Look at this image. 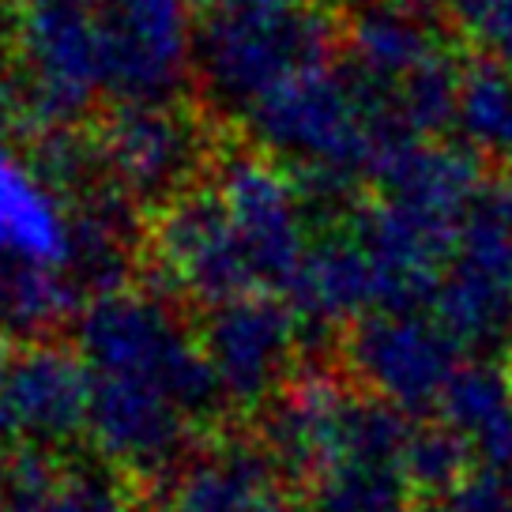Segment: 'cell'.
I'll return each mask as SVG.
<instances>
[{
    "label": "cell",
    "instance_id": "cell-31",
    "mask_svg": "<svg viewBox=\"0 0 512 512\" xmlns=\"http://www.w3.org/2000/svg\"><path fill=\"white\" fill-rule=\"evenodd\" d=\"M0 512H12V509H4V505H0Z\"/></svg>",
    "mask_w": 512,
    "mask_h": 512
},
{
    "label": "cell",
    "instance_id": "cell-13",
    "mask_svg": "<svg viewBox=\"0 0 512 512\" xmlns=\"http://www.w3.org/2000/svg\"><path fill=\"white\" fill-rule=\"evenodd\" d=\"M464 223L388 196L373 208L354 211L351 230L373 260L381 309H422L433 302Z\"/></svg>",
    "mask_w": 512,
    "mask_h": 512
},
{
    "label": "cell",
    "instance_id": "cell-21",
    "mask_svg": "<svg viewBox=\"0 0 512 512\" xmlns=\"http://www.w3.org/2000/svg\"><path fill=\"white\" fill-rule=\"evenodd\" d=\"M317 512H403L411 482L403 464L339 460L313 479Z\"/></svg>",
    "mask_w": 512,
    "mask_h": 512
},
{
    "label": "cell",
    "instance_id": "cell-24",
    "mask_svg": "<svg viewBox=\"0 0 512 512\" xmlns=\"http://www.w3.org/2000/svg\"><path fill=\"white\" fill-rule=\"evenodd\" d=\"M441 512H512V486L497 471L467 475L441 497Z\"/></svg>",
    "mask_w": 512,
    "mask_h": 512
},
{
    "label": "cell",
    "instance_id": "cell-19",
    "mask_svg": "<svg viewBox=\"0 0 512 512\" xmlns=\"http://www.w3.org/2000/svg\"><path fill=\"white\" fill-rule=\"evenodd\" d=\"M452 125L482 159L512 162V64L486 57L464 68Z\"/></svg>",
    "mask_w": 512,
    "mask_h": 512
},
{
    "label": "cell",
    "instance_id": "cell-29",
    "mask_svg": "<svg viewBox=\"0 0 512 512\" xmlns=\"http://www.w3.org/2000/svg\"><path fill=\"white\" fill-rule=\"evenodd\" d=\"M336 4H343V8H358V12H366V8H373V4H381V0H336Z\"/></svg>",
    "mask_w": 512,
    "mask_h": 512
},
{
    "label": "cell",
    "instance_id": "cell-4",
    "mask_svg": "<svg viewBox=\"0 0 512 512\" xmlns=\"http://www.w3.org/2000/svg\"><path fill=\"white\" fill-rule=\"evenodd\" d=\"M336 27L313 4L215 12L196 38V72L215 106L245 113L305 68L328 64Z\"/></svg>",
    "mask_w": 512,
    "mask_h": 512
},
{
    "label": "cell",
    "instance_id": "cell-9",
    "mask_svg": "<svg viewBox=\"0 0 512 512\" xmlns=\"http://www.w3.org/2000/svg\"><path fill=\"white\" fill-rule=\"evenodd\" d=\"M87 377H91L87 437L98 456L136 479L174 475L204 422L159 384L91 373V369Z\"/></svg>",
    "mask_w": 512,
    "mask_h": 512
},
{
    "label": "cell",
    "instance_id": "cell-2",
    "mask_svg": "<svg viewBox=\"0 0 512 512\" xmlns=\"http://www.w3.org/2000/svg\"><path fill=\"white\" fill-rule=\"evenodd\" d=\"M83 294L80 200L34 159L0 147V336L46 339Z\"/></svg>",
    "mask_w": 512,
    "mask_h": 512
},
{
    "label": "cell",
    "instance_id": "cell-18",
    "mask_svg": "<svg viewBox=\"0 0 512 512\" xmlns=\"http://www.w3.org/2000/svg\"><path fill=\"white\" fill-rule=\"evenodd\" d=\"M4 494L12 512H121L117 486L102 475L64 471L49 448L23 445L4 467Z\"/></svg>",
    "mask_w": 512,
    "mask_h": 512
},
{
    "label": "cell",
    "instance_id": "cell-30",
    "mask_svg": "<svg viewBox=\"0 0 512 512\" xmlns=\"http://www.w3.org/2000/svg\"><path fill=\"white\" fill-rule=\"evenodd\" d=\"M0 4H16V8H27V4H34V0H0Z\"/></svg>",
    "mask_w": 512,
    "mask_h": 512
},
{
    "label": "cell",
    "instance_id": "cell-16",
    "mask_svg": "<svg viewBox=\"0 0 512 512\" xmlns=\"http://www.w3.org/2000/svg\"><path fill=\"white\" fill-rule=\"evenodd\" d=\"M290 305L309 324H343L381 313V287L366 245L351 230L309 241L302 264L287 283Z\"/></svg>",
    "mask_w": 512,
    "mask_h": 512
},
{
    "label": "cell",
    "instance_id": "cell-22",
    "mask_svg": "<svg viewBox=\"0 0 512 512\" xmlns=\"http://www.w3.org/2000/svg\"><path fill=\"white\" fill-rule=\"evenodd\" d=\"M471 441L452 426H418L411 441L403 448V475L411 482L415 494L445 497L452 486L467 479L471 464Z\"/></svg>",
    "mask_w": 512,
    "mask_h": 512
},
{
    "label": "cell",
    "instance_id": "cell-20",
    "mask_svg": "<svg viewBox=\"0 0 512 512\" xmlns=\"http://www.w3.org/2000/svg\"><path fill=\"white\" fill-rule=\"evenodd\" d=\"M437 411L445 418V426L464 433L471 445L479 448L490 433L512 415V381L509 373L494 362H471L456 366L448 377Z\"/></svg>",
    "mask_w": 512,
    "mask_h": 512
},
{
    "label": "cell",
    "instance_id": "cell-28",
    "mask_svg": "<svg viewBox=\"0 0 512 512\" xmlns=\"http://www.w3.org/2000/svg\"><path fill=\"white\" fill-rule=\"evenodd\" d=\"M253 512H313V509H305V505H298V501H287V497L272 494L264 505H256Z\"/></svg>",
    "mask_w": 512,
    "mask_h": 512
},
{
    "label": "cell",
    "instance_id": "cell-33",
    "mask_svg": "<svg viewBox=\"0 0 512 512\" xmlns=\"http://www.w3.org/2000/svg\"><path fill=\"white\" fill-rule=\"evenodd\" d=\"M170 512H174V509H170Z\"/></svg>",
    "mask_w": 512,
    "mask_h": 512
},
{
    "label": "cell",
    "instance_id": "cell-11",
    "mask_svg": "<svg viewBox=\"0 0 512 512\" xmlns=\"http://www.w3.org/2000/svg\"><path fill=\"white\" fill-rule=\"evenodd\" d=\"M430 309L460 347L486 351L512 332V223L486 192L467 215Z\"/></svg>",
    "mask_w": 512,
    "mask_h": 512
},
{
    "label": "cell",
    "instance_id": "cell-3",
    "mask_svg": "<svg viewBox=\"0 0 512 512\" xmlns=\"http://www.w3.org/2000/svg\"><path fill=\"white\" fill-rule=\"evenodd\" d=\"M80 358L91 373L159 384L200 422L226 407L204 339L181 320L174 302L147 290L113 287L80 313Z\"/></svg>",
    "mask_w": 512,
    "mask_h": 512
},
{
    "label": "cell",
    "instance_id": "cell-25",
    "mask_svg": "<svg viewBox=\"0 0 512 512\" xmlns=\"http://www.w3.org/2000/svg\"><path fill=\"white\" fill-rule=\"evenodd\" d=\"M19 125H27L23 117V102H19L16 80L12 76H0V147H8V136Z\"/></svg>",
    "mask_w": 512,
    "mask_h": 512
},
{
    "label": "cell",
    "instance_id": "cell-5",
    "mask_svg": "<svg viewBox=\"0 0 512 512\" xmlns=\"http://www.w3.org/2000/svg\"><path fill=\"white\" fill-rule=\"evenodd\" d=\"M19 68L12 72L23 117L38 132L80 125L106 98L102 46L91 0H34L19 16Z\"/></svg>",
    "mask_w": 512,
    "mask_h": 512
},
{
    "label": "cell",
    "instance_id": "cell-15",
    "mask_svg": "<svg viewBox=\"0 0 512 512\" xmlns=\"http://www.w3.org/2000/svg\"><path fill=\"white\" fill-rule=\"evenodd\" d=\"M448 57L433 0H381L351 27V72L373 91H396Z\"/></svg>",
    "mask_w": 512,
    "mask_h": 512
},
{
    "label": "cell",
    "instance_id": "cell-23",
    "mask_svg": "<svg viewBox=\"0 0 512 512\" xmlns=\"http://www.w3.org/2000/svg\"><path fill=\"white\" fill-rule=\"evenodd\" d=\"M475 46L512 64V0H433Z\"/></svg>",
    "mask_w": 512,
    "mask_h": 512
},
{
    "label": "cell",
    "instance_id": "cell-6",
    "mask_svg": "<svg viewBox=\"0 0 512 512\" xmlns=\"http://www.w3.org/2000/svg\"><path fill=\"white\" fill-rule=\"evenodd\" d=\"M102 174L140 208H162L192 189L211 166L208 125L177 98L117 102L95 128Z\"/></svg>",
    "mask_w": 512,
    "mask_h": 512
},
{
    "label": "cell",
    "instance_id": "cell-14",
    "mask_svg": "<svg viewBox=\"0 0 512 512\" xmlns=\"http://www.w3.org/2000/svg\"><path fill=\"white\" fill-rule=\"evenodd\" d=\"M351 403V388L328 373H309L302 381H290L268 403V426H264V448L272 452L279 475L298 482L317 479L336 456Z\"/></svg>",
    "mask_w": 512,
    "mask_h": 512
},
{
    "label": "cell",
    "instance_id": "cell-26",
    "mask_svg": "<svg viewBox=\"0 0 512 512\" xmlns=\"http://www.w3.org/2000/svg\"><path fill=\"white\" fill-rule=\"evenodd\" d=\"M204 12H241V8H283V4H302V0H192Z\"/></svg>",
    "mask_w": 512,
    "mask_h": 512
},
{
    "label": "cell",
    "instance_id": "cell-1",
    "mask_svg": "<svg viewBox=\"0 0 512 512\" xmlns=\"http://www.w3.org/2000/svg\"><path fill=\"white\" fill-rule=\"evenodd\" d=\"M245 128L260 151L298 177L305 200L343 204L358 177H369L381 151L396 140L362 80L328 64L305 68L245 110Z\"/></svg>",
    "mask_w": 512,
    "mask_h": 512
},
{
    "label": "cell",
    "instance_id": "cell-17",
    "mask_svg": "<svg viewBox=\"0 0 512 512\" xmlns=\"http://www.w3.org/2000/svg\"><path fill=\"white\" fill-rule=\"evenodd\" d=\"M272 452L264 445L226 441L177 471L174 482V512H253L275 494Z\"/></svg>",
    "mask_w": 512,
    "mask_h": 512
},
{
    "label": "cell",
    "instance_id": "cell-10",
    "mask_svg": "<svg viewBox=\"0 0 512 512\" xmlns=\"http://www.w3.org/2000/svg\"><path fill=\"white\" fill-rule=\"evenodd\" d=\"M91 377L80 351L0 336V445L57 448L87 433Z\"/></svg>",
    "mask_w": 512,
    "mask_h": 512
},
{
    "label": "cell",
    "instance_id": "cell-12",
    "mask_svg": "<svg viewBox=\"0 0 512 512\" xmlns=\"http://www.w3.org/2000/svg\"><path fill=\"white\" fill-rule=\"evenodd\" d=\"M460 343L437 317L418 309H381L354 324L347 339V362L373 396L396 403L407 415L441 403L448 377L460 366Z\"/></svg>",
    "mask_w": 512,
    "mask_h": 512
},
{
    "label": "cell",
    "instance_id": "cell-7",
    "mask_svg": "<svg viewBox=\"0 0 512 512\" xmlns=\"http://www.w3.org/2000/svg\"><path fill=\"white\" fill-rule=\"evenodd\" d=\"M106 72V98H177L196 68L192 0H91Z\"/></svg>",
    "mask_w": 512,
    "mask_h": 512
},
{
    "label": "cell",
    "instance_id": "cell-8",
    "mask_svg": "<svg viewBox=\"0 0 512 512\" xmlns=\"http://www.w3.org/2000/svg\"><path fill=\"white\" fill-rule=\"evenodd\" d=\"M226 407H268L294 381L302 313L272 290L208 305L200 328Z\"/></svg>",
    "mask_w": 512,
    "mask_h": 512
},
{
    "label": "cell",
    "instance_id": "cell-27",
    "mask_svg": "<svg viewBox=\"0 0 512 512\" xmlns=\"http://www.w3.org/2000/svg\"><path fill=\"white\" fill-rule=\"evenodd\" d=\"M486 200H490V204H494V208L512 223V177L505 181V185H497V189L486 192Z\"/></svg>",
    "mask_w": 512,
    "mask_h": 512
},
{
    "label": "cell",
    "instance_id": "cell-32",
    "mask_svg": "<svg viewBox=\"0 0 512 512\" xmlns=\"http://www.w3.org/2000/svg\"><path fill=\"white\" fill-rule=\"evenodd\" d=\"M403 512H407V509H403Z\"/></svg>",
    "mask_w": 512,
    "mask_h": 512
}]
</instances>
